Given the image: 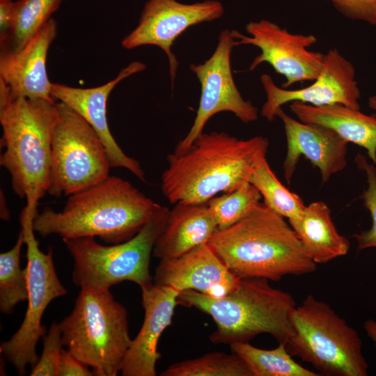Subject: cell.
<instances>
[{
	"instance_id": "8fae6325",
	"label": "cell",
	"mask_w": 376,
	"mask_h": 376,
	"mask_svg": "<svg viewBox=\"0 0 376 376\" xmlns=\"http://www.w3.org/2000/svg\"><path fill=\"white\" fill-rule=\"evenodd\" d=\"M233 42L231 31L223 30L212 56L203 63L189 65L201 84V98L194 123L176 146L174 154L184 153L203 133L208 120L217 113L231 112L244 123L258 119L257 107L243 98L233 79L230 64Z\"/></svg>"
},
{
	"instance_id": "6da1fadb",
	"label": "cell",
	"mask_w": 376,
	"mask_h": 376,
	"mask_svg": "<svg viewBox=\"0 0 376 376\" xmlns=\"http://www.w3.org/2000/svg\"><path fill=\"white\" fill-rule=\"evenodd\" d=\"M268 146L263 136L244 140L224 132H203L184 153L167 156L169 165L161 178L163 194L173 204L207 203L248 182Z\"/></svg>"
},
{
	"instance_id": "4dcf8cb0",
	"label": "cell",
	"mask_w": 376,
	"mask_h": 376,
	"mask_svg": "<svg viewBox=\"0 0 376 376\" xmlns=\"http://www.w3.org/2000/svg\"><path fill=\"white\" fill-rule=\"evenodd\" d=\"M343 16L376 26V0H325Z\"/></svg>"
},
{
	"instance_id": "8992f818",
	"label": "cell",
	"mask_w": 376,
	"mask_h": 376,
	"mask_svg": "<svg viewBox=\"0 0 376 376\" xmlns=\"http://www.w3.org/2000/svg\"><path fill=\"white\" fill-rule=\"evenodd\" d=\"M59 324L63 345L93 375L120 372L132 339L127 310L109 290L81 288L72 311Z\"/></svg>"
},
{
	"instance_id": "ffe728a7",
	"label": "cell",
	"mask_w": 376,
	"mask_h": 376,
	"mask_svg": "<svg viewBox=\"0 0 376 376\" xmlns=\"http://www.w3.org/2000/svg\"><path fill=\"white\" fill-rule=\"evenodd\" d=\"M217 230L207 203H177L155 242L152 256L159 260L177 258L207 243Z\"/></svg>"
},
{
	"instance_id": "9a60e30c",
	"label": "cell",
	"mask_w": 376,
	"mask_h": 376,
	"mask_svg": "<svg viewBox=\"0 0 376 376\" xmlns=\"http://www.w3.org/2000/svg\"><path fill=\"white\" fill-rule=\"evenodd\" d=\"M146 68L145 63L133 61L121 69L113 79L103 85L83 88L53 83L51 91L54 99L72 109L94 129L105 147L111 168L126 169L142 181H145V175L140 164L123 151L110 132L107 118V102L118 84Z\"/></svg>"
},
{
	"instance_id": "603a6c76",
	"label": "cell",
	"mask_w": 376,
	"mask_h": 376,
	"mask_svg": "<svg viewBox=\"0 0 376 376\" xmlns=\"http://www.w3.org/2000/svg\"><path fill=\"white\" fill-rule=\"evenodd\" d=\"M230 347L246 363L253 376L320 375L296 362L284 343H279L273 350L260 349L249 342L233 343Z\"/></svg>"
},
{
	"instance_id": "5bb4252c",
	"label": "cell",
	"mask_w": 376,
	"mask_h": 376,
	"mask_svg": "<svg viewBox=\"0 0 376 376\" xmlns=\"http://www.w3.org/2000/svg\"><path fill=\"white\" fill-rule=\"evenodd\" d=\"M266 101L260 114L273 121L278 109L294 101L322 106L342 104L359 109L360 91L355 79V69L336 48L325 54L324 68L310 86L300 89H286L276 85L267 74L260 76Z\"/></svg>"
},
{
	"instance_id": "1f68e13d",
	"label": "cell",
	"mask_w": 376,
	"mask_h": 376,
	"mask_svg": "<svg viewBox=\"0 0 376 376\" xmlns=\"http://www.w3.org/2000/svg\"><path fill=\"white\" fill-rule=\"evenodd\" d=\"M93 372L68 350H61L57 376H91Z\"/></svg>"
},
{
	"instance_id": "83f0119b",
	"label": "cell",
	"mask_w": 376,
	"mask_h": 376,
	"mask_svg": "<svg viewBox=\"0 0 376 376\" xmlns=\"http://www.w3.org/2000/svg\"><path fill=\"white\" fill-rule=\"evenodd\" d=\"M261 198L259 190L248 182L233 191L212 198L207 205L218 230H223L249 215L260 203Z\"/></svg>"
},
{
	"instance_id": "7a4b0ae2",
	"label": "cell",
	"mask_w": 376,
	"mask_h": 376,
	"mask_svg": "<svg viewBox=\"0 0 376 376\" xmlns=\"http://www.w3.org/2000/svg\"><path fill=\"white\" fill-rule=\"evenodd\" d=\"M156 205L129 181L109 175L69 196L61 212L45 207L34 217L33 228L43 237H98L106 243L118 244L141 229Z\"/></svg>"
},
{
	"instance_id": "ac0fdd59",
	"label": "cell",
	"mask_w": 376,
	"mask_h": 376,
	"mask_svg": "<svg viewBox=\"0 0 376 376\" xmlns=\"http://www.w3.org/2000/svg\"><path fill=\"white\" fill-rule=\"evenodd\" d=\"M141 289L144 320L124 357L120 369L123 376L156 375V363L161 357L158 342L171 324L178 304L180 292L171 287L152 283Z\"/></svg>"
},
{
	"instance_id": "7402d4cb",
	"label": "cell",
	"mask_w": 376,
	"mask_h": 376,
	"mask_svg": "<svg viewBox=\"0 0 376 376\" xmlns=\"http://www.w3.org/2000/svg\"><path fill=\"white\" fill-rule=\"evenodd\" d=\"M288 221L316 264L327 263L347 253L350 242L337 230L325 203L313 202L298 217Z\"/></svg>"
},
{
	"instance_id": "52a82bcc",
	"label": "cell",
	"mask_w": 376,
	"mask_h": 376,
	"mask_svg": "<svg viewBox=\"0 0 376 376\" xmlns=\"http://www.w3.org/2000/svg\"><path fill=\"white\" fill-rule=\"evenodd\" d=\"M288 351L320 375L366 376L368 364L358 332L326 302L308 295L291 315Z\"/></svg>"
},
{
	"instance_id": "5b68a950",
	"label": "cell",
	"mask_w": 376,
	"mask_h": 376,
	"mask_svg": "<svg viewBox=\"0 0 376 376\" xmlns=\"http://www.w3.org/2000/svg\"><path fill=\"white\" fill-rule=\"evenodd\" d=\"M178 301L212 318L216 329L210 340L214 344L246 343L267 334L286 345L292 334L291 315L296 302L289 292L271 286L267 279H241L233 291L221 297L184 290Z\"/></svg>"
},
{
	"instance_id": "836d02e7",
	"label": "cell",
	"mask_w": 376,
	"mask_h": 376,
	"mask_svg": "<svg viewBox=\"0 0 376 376\" xmlns=\"http://www.w3.org/2000/svg\"><path fill=\"white\" fill-rule=\"evenodd\" d=\"M363 327L367 336L372 340L376 347V321L368 319L365 322Z\"/></svg>"
},
{
	"instance_id": "d590c367",
	"label": "cell",
	"mask_w": 376,
	"mask_h": 376,
	"mask_svg": "<svg viewBox=\"0 0 376 376\" xmlns=\"http://www.w3.org/2000/svg\"><path fill=\"white\" fill-rule=\"evenodd\" d=\"M368 105L372 109L376 111V95H373L369 97Z\"/></svg>"
},
{
	"instance_id": "f1b7e54d",
	"label": "cell",
	"mask_w": 376,
	"mask_h": 376,
	"mask_svg": "<svg viewBox=\"0 0 376 376\" xmlns=\"http://www.w3.org/2000/svg\"><path fill=\"white\" fill-rule=\"evenodd\" d=\"M355 162L357 166L366 175L368 187L363 191L362 198L363 205L370 212L372 218V226L370 229L354 235L357 242L358 251H362L376 247V168L360 154L356 156Z\"/></svg>"
},
{
	"instance_id": "e575fe53",
	"label": "cell",
	"mask_w": 376,
	"mask_h": 376,
	"mask_svg": "<svg viewBox=\"0 0 376 376\" xmlns=\"http://www.w3.org/2000/svg\"><path fill=\"white\" fill-rule=\"evenodd\" d=\"M1 198H0V201H1V211H0V217H1V219H2L3 220H5V221H8L9 219H10V212H9V210H8V208L6 205V198H5V196H4V194L3 192H2V190L1 189Z\"/></svg>"
},
{
	"instance_id": "d4e9b609",
	"label": "cell",
	"mask_w": 376,
	"mask_h": 376,
	"mask_svg": "<svg viewBox=\"0 0 376 376\" xmlns=\"http://www.w3.org/2000/svg\"><path fill=\"white\" fill-rule=\"evenodd\" d=\"M24 244L21 230L13 248L0 254V310L3 313H11L18 303L28 299V269L20 267Z\"/></svg>"
},
{
	"instance_id": "277c9868",
	"label": "cell",
	"mask_w": 376,
	"mask_h": 376,
	"mask_svg": "<svg viewBox=\"0 0 376 376\" xmlns=\"http://www.w3.org/2000/svg\"><path fill=\"white\" fill-rule=\"evenodd\" d=\"M58 119L56 103L45 99L17 97L0 107L1 147L5 148L0 164L10 173L14 192L26 201L22 211L34 216L49 185Z\"/></svg>"
},
{
	"instance_id": "3957f363",
	"label": "cell",
	"mask_w": 376,
	"mask_h": 376,
	"mask_svg": "<svg viewBox=\"0 0 376 376\" xmlns=\"http://www.w3.org/2000/svg\"><path fill=\"white\" fill-rule=\"evenodd\" d=\"M283 218L260 203L236 224L217 230L207 244L240 279L277 281L313 273L317 264Z\"/></svg>"
},
{
	"instance_id": "8d00e7d4",
	"label": "cell",
	"mask_w": 376,
	"mask_h": 376,
	"mask_svg": "<svg viewBox=\"0 0 376 376\" xmlns=\"http://www.w3.org/2000/svg\"><path fill=\"white\" fill-rule=\"evenodd\" d=\"M8 1H12V0H0V2Z\"/></svg>"
},
{
	"instance_id": "30bf717a",
	"label": "cell",
	"mask_w": 376,
	"mask_h": 376,
	"mask_svg": "<svg viewBox=\"0 0 376 376\" xmlns=\"http://www.w3.org/2000/svg\"><path fill=\"white\" fill-rule=\"evenodd\" d=\"M34 217L23 214L20 224L26 246L28 269V307L19 329L7 341L1 343L0 352L19 375L26 374L27 365L34 366L38 361L36 345L46 334L42 324L43 313L54 299L67 294V289L57 276L52 250L42 252L35 237Z\"/></svg>"
},
{
	"instance_id": "7c38bea8",
	"label": "cell",
	"mask_w": 376,
	"mask_h": 376,
	"mask_svg": "<svg viewBox=\"0 0 376 376\" xmlns=\"http://www.w3.org/2000/svg\"><path fill=\"white\" fill-rule=\"evenodd\" d=\"M245 29L249 36L236 30L231 33L234 47L250 45L260 50L249 70L263 63H269L276 72L285 77L284 88L298 82L314 81L321 73L325 54L308 50L318 41L314 35L292 33L267 19L250 22Z\"/></svg>"
},
{
	"instance_id": "f546056e",
	"label": "cell",
	"mask_w": 376,
	"mask_h": 376,
	"mask_svg": "<svg viewBox=\"0 0 376 376\" xmlns=\"http://www.w3.org/2000/svg\"><path fill=\"white\" fill-rule=\"evenodd\" d=\"M62 331L59 323L54 322L43 336V348L40 357L33 366L31 376H57L61 352Z\"/></svg>"
},
{
	"instance_id": "d6a6232c",
	"label": "cell",
	"mask_w": 376,
	"mask_h": 376,
	"mask_svg": "<svg viewBox=\"0 0 376 376\" xmlns=\"http://www.w3.org/2000/svg\"><path fill=\"white\" fill-rule=\"evenodd\" d=\"M15 2H0V42L1 46L6 44L13 22Z\"/></svg>"
},
{
	"instance_id": "d6986e66",
	"label": "cell",
	"mask_w": 376,
	"mask_h": 376,
	"mask_svg": "<svg viewBox=\"0 0 376 376\" xmlns=\"http://www.w3.org/2000/svg\"><path fill=\"white\" fill-rule=\"evenodd\" d=\"M56 33L57 23L51 18L21 49H1L0 79L8 86L12 100L26 97L54 101L47 58Z\"/></svg>"
},
{
	"instance_id": "44dd1931",
	"label": "cell",
	"mask_w": 376,
	"mask_h": 376,
	"mask_svg": "<svg viewBox=\"0 0 376 376\" xmlns=\"http://www.w3.org/2000/svg\"><path fill=\"white\" fill-rule=\"evenodd\" d=\"M290 109L299 120L329 128L347 143L363 147L376 166V115L338 103L313 106L294 101Z\"/></svg>"
},
{
	"instance_id": "484cf974",
	"label": "cell",
	"mask_w": 376,
	"mask_h": 376,
	"mask_svg": "<svg viewBox=\"0 0 376 376\" xmlns=\"http://www.w3.org/2000/svg\"><path fill=\"white\" fill-rule=\"evenodd\" d=\"M249 182L259 190L264 203L283 217L295 218L306 207L301 198L288 189L276 178L266 157L259 162Z\"/></svg>"
},
{
	"instance_id": "cb8c5ba5",
	"label": "cell",
	"mask_w": 376,
	"mask_h": 376,
	"mask_svg": "<svg viewBox=\"0 0 376 376\" xmlns=\"http://www.w3.org/2000/svg\"><path fill=\"white\" fill-rule=\"evenodd\" d=\"M63 0H19L15 2L11 29L1 49H21L52 18Z\"/></svg>"
},
{
	"instance_id": "9c48e42d",
	"label": "cell",
	"mask_w": 376,
	"mask_h": 376,
	"mask_svg": "<svg viewBox=\"0 0 376 376\" xmlns=\"http://www.w3.org/2000/svg\"><path fill=\"white\" fill-rule=\"evenodd\" d=\"M56 106L47 194L58 197L102 182L109 176L111 166L105 147L90 124L63 102Z\"/></svg>"
},
{
	"instance_id": "4fadbf2b",
	"label": "cell",
	"mask_w": 376,
	"mask_h": 376,
	"mask_svg": "<svg viewBox=\"0 0 376 376\" xmlns=\"http://www.w3.org/2000/svg\"><path fill=\"white\" fill-rule=\"evenodd\" d=\"M224 6L217 0L192 3L177 0H148L136 28L121 41L126 49L144 45L159 47L166 54L172 86L179 63L171 48L175 40L189 27L220 18Z\"/></svg>"
},
{
	"instance_id": "4316f807",
	"label": "cell",
	"mask_w": 376,
	"mask_h": 376,
	"mask_svg": "<svg viewBox=\"0 0 376 376\" xmlns=\"http://www.w3.org/2000/svg\"><path fill=\"white\" fill-rule=\"evenodd\" d=\"M161 376H253L242 359L232 352H212L170 365Z\"/></svg>"
},
{
	"instance_id": "e0dca14e",
	"label": "cell",
	"mask_w": 376,
	"mask_h": 376,
	"mask_svg": "<svg viewBox=\"0 0 376 376\" xmlns=\"http://www.w3.org/2000/svg\"><path fill=\"white\" fill-rule=\"evenodd\" d=\"M276 116L281 120L286 136L287 152L283 169L288 185L301 156L319 169L322 183L346 167L347 142L334 131L295 120L282 107L278 109Z\"/></svg>"
},
{
	"instance_id": "2e32d148",
	"label": "cell",
	"mask_w": 376,
	"mask_h": 376,
	"mask_svg": "<svg viewBox=\"0 0 376 376\" xmlns=\"http://www.w3.org/2000/svg\"><path fill=\"white\" fill-rule=\"evenodd\" d=\"M240 279L205 243L177 258L159 260L153 283L179 292L192 290L213 297H221L233 291Z\"/></svg>"
},
{
	"instance_id": "ba28073f",
	"label": "cell",
	"mask_w": 376,
	"mask_h": 376,
	"mask_svg": "<svg viewBox=\"0 0 376 376\" xmlns=\"http://www.w3.org/2000/svg\"><path fill=\"white\" fill-rule=\"evenodd\" d=\"M169 212L168 207L157 203L141 229L131 239L118 244L102 245L93 237L63 239L74 259L75 285L107 290L125 281L141 288L152 284L150 257Z\"/></svg>"
}]
</instances>
